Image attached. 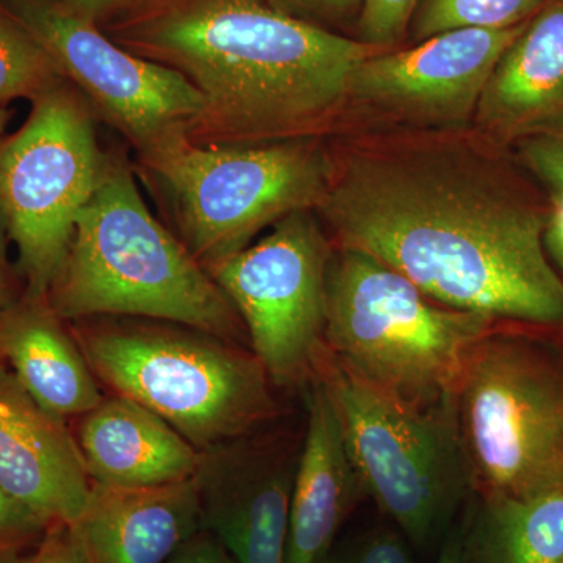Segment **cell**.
<instances>
[{
    "instance_id": "obj_1",
    "label": "cell",
    "mask_w": 563,
    "mask_h": 563,
    "mask_svg": "<svg viewBox=\"0 0 563 563\" xmlns=\"http://www.w3.org/2000/svg\"><path fill=\"white\" fill-rule=\"evenodd\" d=\"M339 247L372 255L432 301L563 332L548 209L462 152H365L335 163L318 203Z\"/></svg>"
},
{
    "instance_id": "obj_2",
    "label": "cell",
    "mask_w": 563,
    "mask_h": 563,
    "mask_svg": "<svg viewBox=\"0 0 563 563\" xmlns=\"http://www.w3.org/2000/svg\"><path fill=\"white\" fill-rule=\"evenodd\" d=\"M98 25L201 95L185 128L199 147L321 139L347 102L352 70L384 51L301 20L276 0H132Z\"/></svg>"
},
{
    "instance_id": "obj_3",
    "label": "cell",
    "mask_w": 563,
    "mask_h": 563,
    "mask_svg": "<svg viewBox=\"0 0 563 563\" xmlns=\"http://www.w3.org/2000/svg\"><path fill=\"white\" fill-rule=\"evenodd\" d=\"M47 302L62 320L147 318L233 344L246 333L217 282L147 209L135 166L122 154H110L98 190L77 214Z\"/></svg>"
},
{
    "instance_id": "obj_4",
    "label": "cell",
    "mask_w": 563,
    "mask_h": 563,
    "mask_svg": "<svg viewBox=\"0 0 563 563\" xmlns=\"http://www.w3.org/2000/svg\"><path fill=\"white\" fill-rule=\"evenodd\" d=\"M498 321L450 309L390 266L333 252L325 282L324 346L355 383L420 412L457 413L463 365Z\"/></svg>"
},
{
    "instance_id": "obj_5",
    "label": "cell",
    "mask_w": 563,
    "mask_h": 563,
    "mask_svg": "<svg viewBox=\"0 0 563 563\" xmlns=\"http://www.w3.org/2000/svg\"><path fill=\"white\" fill-rule=\"evenodd\" d=\"M74 340L95 376L210 453L274 420L268 373L251 352L207 333L87 324Z\"/></svg>"
},
{
    "instance_id": "obj_6",
    "label": "cell",
    "mask_w": 563,
    "mask_h": 563,
    "mask_svg": "<svg viewBox=\"0 0 563 563\" xmlns=\"http://www.w3.org/2000/svg\"><path fill=\"white\" fill-rule=\"evenodd\" d=\"M518 325L485 333L457 388L474 493L531 498L563 488V340Z\"/></svg>"
},
{
    "instance_id": "obj_7",
    "label": "cell",
    "mask_w": 563,
    "mask_h": 563,
    "mask_svg": "<svg viewBox=\"0 0 563 563\" xmlns=\"http://www.w3.org/2000/svg\"><path fill=\"white\" fill-rule=\"evenodd\" d=\"M135 169L158 188L180 242L207 268L288 214L317 209L335 162L321 139L199 147L181 133L136 155Z\"/></svg>"
},
{
    "instance_id": "obj_8",
    "label": "cell",
    "mask_w": 563,
    "mask_h": 563,
    "mask_svg": "<svg viewBox=\"0 0 563 563\" xmlns=\"http://www.w3.org/2000/svg\"><path fill=\"white\" fill-rule=\"evenodd\" d=\"M314 379L331 398L363 496L415 547L443 540L474 496L457 413L399 406L355 383L325 350Z\"/></svg>"
},
{
    "instance_id": "obj_9",
    "label": "cell",
    "mask_w": 563,
    "mask_h": 563,
    "mask_svg": "<svg viewBox=\"0 0 563 563\" xmlns=\"http://www.w3.org/2000/svg\"><path fill=\"white\" fill-rule=\"evenodd\" d=\"M96 121L90 102L65 80L0 140V229L16 246L25 295L47 298L77 214L101 184L110 152L99 147Z\"/></svg>"
},
{
    "instance_id": "obj_10",
    "label": "cell",
    "mask_w": 563,
    "mask_h": 563,
    "mask_svg": "<svg viewBox=\"0 0 563 563\" xmlns=\"http://www.w3.org/2000/svg\"><path fill=\"white\" fill-rule=\"evenodd\" d=\"M312 211L288 214L261 242L206 268L242 318L252 354L282 388L312 384L325 350L333 251Z\"/></svg>"
},
{
    "instance_id": "obj_11",
    "label": "cell",
    "mask_w": 563,
    "mask_h": 563,
    "mask_svg": "<svg viewBox=\"0 0 563 563\" xmlns=\"http://www.w3.org/2000/svg\"><path fill=\"white\" fill-rule=\"evenodd\" d=\"M0 10L38 41L98 120L146 154L185 133L201 95L176 70L136 57L63 0H0Z\"/></svg>"
},
{
    "instance_id": "obj_12",
    "label": "cell",
    "mask_w": 563,
    "mask_h": 563,
    "mask_svg": "<svg viewBox=\"0 0 563 563\" xmlns=\"http://www.w3.org/2000/svg\"><path fill=\"white\" fill-rule=\"evenodd\" d=\"M525 24L455 29L401 49L374 52L352 70L347 101L422 128H462L474 121L496 63Z\"/></svg>"
},
{
    "instance_id": "obj_13",
    "label": "cell",
    "mask_w": 563,
    "mask_h": 563,
    "mask_svg": "<svg viewBox=\"0 0 563 563\" xmlns=\"http://www.w3.org/2000/svg\"><path fill=\"white\" fill-rule=\"evenodd\" d=\"M247 439L203 453L201 529L239 563H284L299 454Z\"/></svg>"
},
{
    "instance_id": "obj_14",
    "label": "cell",
    "mask_w": 563,
    "mask_h": 563,
    "mask_svg": "<svg viewBox=\"0 0 563 563\" xmlns=\"http://www.w3.org/2000/svg\"><path fill=\"white\" fill-rule=\"evenodd\" d=\"M91 485L65 420L43 409L0 362V488L51 528L80 520Z\"/></svg>"
},
{
    "instance_id": "obj_15",
    "label": "cell",
    "mask_w": 563,
    "mask_h": 563,
    "mask_svg": "<svg viewBox=\"0 0 563 563\" xmlns=\"http://www.w3.org/2000/svg\"><path fill=\"white\" fill-rule=\"evenodd\" d=\"M474 124L506 144L563 133V0H548L504 51Z\"/></svg>"
},
{
    "instance_id": "obj_16",
    "label": "cell",
    "mask_w": 563,
    "mask_h": 563,
    "mask_svg": "<svg viewBox=\"0 0 563 563\" xmlns=\"http://www.w3.org/2000/svg\"><path fill=\"white\" fill-rule=\"evenodd\" d=\"M76 526L92 563H165L202 531L198 481L155 487L92 483Z\"/></svg>"
},
{
    "instance_id": "obj_17",
    "label": "cell",
    "mask_w": 563,
    "mask_h": 563,
    "mask_svg": "<svg viewBox=\"0 0 563 563\" xmlns=\"http://www.w3.org/2000/svg\"><path fill=\"white\" fill-rule=\"evenodd\" d=\"M309 417L292 483L284 563H328L363 493L324 385L309 390Z\"/></svg>"
},
{
    "instance_id": "obj_18",
    "label": "cell",
    "mask_w": 563,
    "mask_h": 563,
    "mask_svg": "<svg viewBox=\"0 0 563 563\" xmlns=\"http://www.w3.org/2000/svg\"><path fill=\"white\" fill-rule=\"evenodd\" d=\"M92 483L155 487L192 479L203 453L146 407L122 396L84 415L77 439Z\"/></svg>"
},
{
    "instance_id": "obj_19",
    "label": "cell",
    "mask_w": 563,
    "mask_h": 563,
    "mask_svg": "<svg viewBox=\"0 0 563 563\" xmlns=\"http://www.w3.org/2000/svg\"><path fill=\"white\" fill-rule=\"evenodd\" d=\"M47 298L22 296L0 310V362L47 412L85 415L102 401L90 366Z\"/></svg>"
},
{
    "instance_id": "obj_20",
    "label": "cell",
    "mask_w": 563,
    "mask_h": 563,
    "mask_svg": "<svg viewBox=\"0 0 563 563\" xmlns=\"http://www.w3.org/2000/svg\"><path fill=\"white\" fill-rule=\"evenodd\" d=\"M462 563H563V488L531 498L474 493Z\"/></svg>"
},
{
    "instance_id": "obj_21",
    "label": "cell",
    "mask_w": 563,
    "mask_h": 563,
    "mask_svg": "<svg viewBox=\"0 0 563 563\" xmlns=\"http://www.w3.org/2000/svg\"><path fill=\"white\" fill-rule=\"evenodd\" d=\"M548 0H420L404 44L455 29H512L531 20ZM402 44V46H404Z\"/></svg>"
},
{
    "instance_id": "obj_22",
    "label": "cell",
    "mask_w": 563,
    "mask_h": 563,
    "mask_svg": "<svg viewBox=\"0 0 563 563\" xmlns=\"http://www.w3.org/2000/svg\"><path fill=\"white\" fill-rule=\"evenodd\" d=\"M65 80L38 41L0 10V109L16 99L35 101Z\"/></svg>"
},
{
    "instance_id": "obj_23",
    "label": "cell",
    "mask_w": 563,
    "mask_h": 563,
    "mask_svg": "<svg viewBox=\"0 0 563 563\" xmlns=\"http://www.w3.org/2000/svg\"><path fill=\"white\" fill-rule=\"evenodd\" d=\"M418 3L420 0H363L354 38L376 49L402 46Z\"/></svg>"
},
{
    "instance_id": "obj_24",
    "label": "cell",
    "mask_w": 563,
    "mask_h": 563,
    "mask_svg": "<svg viewBox=\"0 0 563 563\" xmlns=\"http://www.w3.org/2000/svg\"><path fill=\"white\" fill-rule=\"evenodd\" d=\"M47 526L0 488V563H14L43 539Z\"/></svg>"
},
{
    "instance_id": "obj_25",
    "label": "cell",
    "mask_w": 563,
    "mask_h": 563,
    "mask_svg": "<svg viewBox=\"0 0 563 563\" xmlns=\"http://www.w3.org/2000/svg\"><path fill=\"white\" fill-rule=\"evenodd\" d=\"M328 563H413L409 543L398 529L374 528L333 550Z\"/></svg>"
},
{
    "instance_id": "obj_26",
    "label": "cell",
    "mask_w": 563,
    "mask_h": 563,
    "mask_svg": "<svg viewBox=\"0 0 563 563\" xmlns=\"http://www.w3.org/2000/svg\"><path fill=\"white\" fill-rule=\"evenodd\" d=\"M525 168L542 185L548 199H563V133L517 143Z\"/></svg>"
},
{
    "instance_id": "obj_27",
    "label": "cell",
    "mask_w": 563,
    "mask_h": 563,
    "mask_svg": "<svg viewBox=\"0 0 563 563\" xmlns=\"http://www.w3.org/2000/svg\"><path fill=\"white\" fill-rule=\"evenodd\" d=\"M288 13L354 38L363 0H276Z\"/></svg>"
},
{
    "instance_id": "obj_28",
    "label": "cell",
    "mask_w": 563,
    "mask_h": 563,
    "mask_svg": "<svg viewBox=\"0 0 563 563\" xmlns=\"http://www.w3.org/2000/svg\"><path fill=\"white\" fill-rule=\"evenodd\" d=\"M14 563H92L76 525L47 528L33 550Z\"/></svg>"
},
{
    "instance_id": "obj_29",
    "label": "cell",
    "mask_w": 563,
    "mask_h": 563,
    "mask_svg": "<svg viewBox=\"0 0 563 563\" xmlns=\"http://www.w3.org/2000/svg\"><path fill=\"white\" fill-rule=\"evenodd\" d=\"M224 551L217 537L201 531L181 544L165 563H218Z\"/></svg>"
},
{
    "instance_id": "obj_30",
    "label": "cell",
    "mask_w": 563,
    "mask_h": 563,
    "mask_svg": "<svg viewBox=\"0 0 563 563\" xmlns=\"http://www.w3.org/2000/svg\"><path fill=\"white\" fill-rule=\"evenodd\" d=\"M544 250L563 280V199H548Z\"/></svg>"
},
{
    "instance_id": "obj_31",
    "label": "cell",
    "mask_w": 563,
    "mask_h": 563,
    "mask_svg": "<svg viewBox=\"0 0 563 563\" xmlns=\"http://www.w3.org/2000/svg\"><path fill=\"white\" fill-rule=\"evenodd\" d=\"M63 2L80 18L101 24L103 20L117 13L132 0H63Z\"/></svg>"
},
{
    "instance_id": "obj_32",
    "label": "cell",
    "mask_w": 563,
    "mask_h": 563,
    "mask_svg": "<svg viewBox=\"0 0 563 563\" xmlns=\"http://www.w3.org/2000/svg\"><path fill=\"white\" fill-rule=\"evenodd\" d=\"M463 536H465V512L443 537L439 559L435 563H462Z\"/></svg>"
},
{
    "instance_id": "obj_33",
    "label": "cell",
    "mask_w": 563,
    "mask_h": 563,
    "mask_svg": "<svg viewBox=\"0 0 563 563\" xmlns=\"http://www.w3.org/2000/svg\"><path fill=\"white\" fill-rule=\"evenodd\" d=\"M0 233H3L0 229ZM13 299V291L10 288L9 274H7L5 263H3L2 252H0V310L7 309L11 303L16 302Z\"/></svg>"
},
{
    "instance_id": "obj_34",
    "label": "cell",
    "mask_w": 563,
    "mask_h": 563,
    "mask_svg": "<svg viewBox=\"0 0 563 563\" xmlns=\"http://www.w3.org/2000/svg\"><path fill=\"white\" fill-rule=\"evenodd\" d=\"M11 114L7 109H0V140L5 136L7 124H9Z\"/></svg>"
},
{
    "instance_id": "obj_35",
    "label": "cell",
    "mask_w": 563,
    "mask_h": 563,
    "mask_svg": "<svg viewBox=\"0 0 563 563\" xmlns=\"http://www.w3.org/2000/svg\"><path fill=\"white\" fill-rule=\"evenodd\" d=\"M218 563H239V562H236L235 559H233L232 555L228 553V551H224V553H222L220 561H218Z\"/></svg>"
}]
</instances>
